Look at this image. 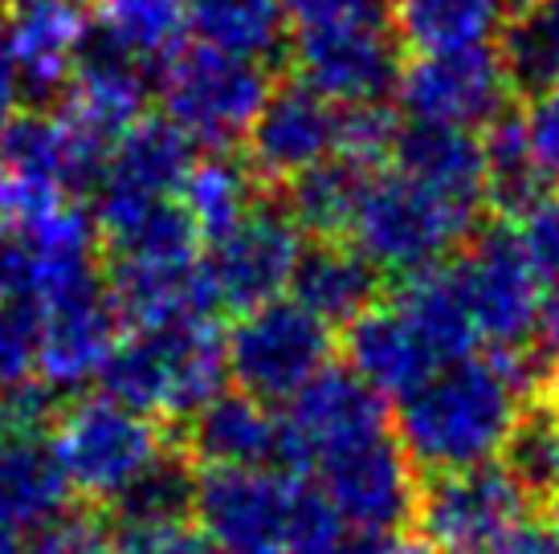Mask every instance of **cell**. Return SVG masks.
Wrapping results in <instances>:
<instances>
[{"mask_svg":"<svg viewBox=\"0 0 559 554\" xmlns=\"http://www.w3.org/2000/svg\"><path fill=\"white\" fill-rule=\"evenodd\" d=\"M298 485L282 469H201L192 518L221 554H290Z\"/></svg>","mask_w":559,"mask_h":554,"instance_id":"obj_7","label":"cell"},{"mask_svg":"<svg viewBox=\"0 0 559 554\" xmlns=\"http://www.w3.org/2000/svg\"><path fill=\"white\" fill-rule=\"evenodd\" d=\"M392 29L413 53L486 46L507 25V0H392Z\"/></svg>","mask_w":559,"mask_h":554,"instance_id":"obj_25","label":"cell"},{"mask_svg":"<svg viewBox=\"0 0 559 554\" xmlns=\"http://www.w3.org/2000/svg\"><path fill=\"white\" fill-rule=\"evenodd\" d=\"M498 58L514 94L535 98L559 86V0H531L527 9L507 16Z\"/></svg>","mask_w":559,"mask_h":554,"instance_id":"obj_31","label":"cell"},{"mask_svg":"<svg viewBox=\"0 0 559 554\" xmlns=\"http://www.w3.org/2000/svg\"><path fill=\"white\" fill-rule=\"evenodd\" d=\"M343 354L347 368L356 371L368 387H376L384 400L408 396L425 384L437 368H445L441 351L433 347L420 318L404 306L401 298H380L372 310H364L356 323L343 330Z\"/></svg>","mask_w":559,"mask_h":554,"instance_id":"obj_18","label":"cell"},{"mask_svg":"<svg viewBox=\"0 0 559 554\" xmlns=\"http://www.w3.org/2000/svg\"><path fill=\"white\" fill-rule=\"evenodd\" d=\"M225 354L237 392L262 404H290L331 368L335 335L302 302L274 298L237 314V323L225 330Z\"/></svg>","mask_w":559,"mask_h":554,"instance_id":"obj_5","label":"cell"},{"mask_svg":"<svg viewBox=\"0 0 559 554\" xmlns=\"http://www.w3.org/2000/svg\"><path fill=\"white\" fill-rule=\"evenodd\" d=\"M21 77H16V65L13 58H9V49H4V41H0V138H4V131L16 123V115H21Z\"/></svg>","mask_w":559,"mask_h":554,"instance_id":"obj_43","label":"cell"},{"mask_svg":"<svg viewBox=\"0 0 559 554\" xmlns=\"http://www.w3.org/2000/svg\"><path fill=\"white\" fill-rule=\"evenodd\" d=\"M481 159H486V201L502 216L527 213L531 204L547 192V180L535 152H531L527 123L519 110H502L481 135Z\"/></svg>","mask_w":559,"mask_h":554,"instance_id":"obj_29","label":"cell"},{"mask_svg":"<svg viewBox=\"0 0 559 554\" xmlns=\"http://www.w3.org/2000/svg\"><path fill=\"white\" fill-rule=\"evenodd\" d=\"M41 347V314L33 302L0 298V396L29 384Z\"/></svg>","mask_w":559,"mask_h":554,"instance_id":"obj_35","label":"cell"},{"mask_svg":"<svg viewBox=\"0 0 559 554\" xmlns=\"http://www.w3.org/2000/svg\"><path fill=\"white\" fill-rule=\"evenodd\" d=\"M290 62L298 82H307L335 107L384 103L401 77L396 41L384 33V25L298 33L290 46Z\"/></svg>","mask_w":559,"mask_h":554,"instance_id":"obj_15","label":"cell"},{"mask_svg":"<svg viewBox=\"0 0 559 554\" xmlns=\"http://www.w3.org/2000/svg\"><path fill=\"white\" fill-rule=\"evenodd\" d=\"M311 473L319 478L314 490L356 534L389 539L417 509V469L404 457L392 429L326 453Z\"/></svg>","mask_w":559,"mask_h":554,"instance_id":"obj_11","label":"cell"},{"mask_svg":"<svg viewBox=\"0 0 559 554\" xmlns=\"http://www.w3.org/2000/svg\"><path fill=\"white\" fill-rule=\"evenodd\" d=\"M401 115L389 103H364V107L340 110V143L335 159L352 164L359 171H384L392 168V152L401 138Z\"/></svg>","mask_w":559,"mask_h":554,"instance_id":"obj_34","label":"cell"},{"mask_svg":"<svg viewBox=\"0 0 559 554\" xmlns=\"http://www.w3.org/2000/svg\"><path fill=\"white\" fill-rule=\"evenodd\" d=\"M502 469L527 493V502L547 506L559 493V404L551 400V392L523 404L502 445Z\"/></svg>","mask_w":559,"mask_h":554,"instance_id":"obj_32","label":"cell"},{"mask_svg":"<svg viewBox=\"0 0 559 554\" xmlns=\"http://www.w3.org/2000/svg\"><path fill=\"white\" fill-rule=\"evenodd\" d=\"M523 387L490 359H457L396 400L392 432L420 473H462L502 453L523 412Z\"/></svg>","mask_w":559,"mask_h":554,"instance_id":"obj_1","label":"cell"},{"mask_svg":"<svg viewBox=\"0 0 559 554\" xmlns=\"http://www.w3.org/2000/svg\"><path fill=\"white\" fill-rule=\"evenodd\" d=\"M58 420V392L46 384H21L0 396V441L41 436Z\"/></svg>","mask_w":559,"mask_h":554,"instance_id":"obj_40","label":"cell"},{"mask_svg":"<svg viewBox=\"0 0 559 554\" xmlns=\"http://www.w3.org/2000/svg\"><path fill=\"white\" fill-rule=\"evenodd\" d=\"M413 518L437 554H495V546L527 518V493L502 465L433 473L417 490Z\"/></svg>","mask_w":559,"mask_h":554,"instance_id":"obj_10","label":"cell"},{"mask_svg":"<svg viewBox=\"0 0 559 554\" xmlns=\"http://www.w3.org/2000/svg\"><path fill=\"white\" fill-rule=\"evenodd\" d=\"M469 323L478 342L498 351L531 347L535 335V310H539V277L519 249L511 225H490L469 237L466 253L450 257Z\"/></svg>","mask_w":559,"mask_h":554,"instance_id":"obj_8","label":"cell"},{"mask_svg":"<svg viewBox=\"0 0 559 554\" xmlns=\"http://www.w3.org/2000/svg\"><path fill=\"white\" fill-rule=\"evenodd\" d=\"M514 237L539 281H559V188L544 192L527 213L514 216Z\"/></svg>","mask_w":559,"mask_h":554,"instance_id":"obj_37","label":"cell"},{"mask_svg":"<svg viewBox=\"0 0 559 554\" xmlns=\"http://www.w3.org/2000/svg\"><path fill=\"white\" fill-rule=\"evenodd\" d=\"M270 91L274 86L262 62L234 58L213 46L176 49L159 74V98L168 119L192 143H209L217 152L246 143Z\"/></svg>","mask_w":559,"mask_h":554,"instance_id":"obj_6","label":"cell"},{"mask_svg":"<svg viewBox=\"0 0 559 554\" xmlns=\"http://www.w3.org/2000/svg\"><path fill=\"white\" fill-rule=\"evenodd\" d=\"M62 123L70 135L107 168L110 152L119 147V138L147 115V74L140 62H131L123 53H115L98 41V49L82 53L79 70L66 86L62 103H58Z\"/></svg>","mask_w":559,"mask_h":554,"instance_id":"obj_16","label":"cell"},{"mask_svg":"<svg viewBox=\"0 0 559 554\" xmlns=\"http://www.w3.org/2000/svg\"><path fill=\"white\" fill-rule=\"evenodd\" d=\"M551 400L559 404V371H556V380H551Z\"/></svg>","mask_w":559,"mask_h":554,"instance_id":"obj_49","label":"cell"},{"mask_svg":"<svg viewBox=\"0 0 559 554\" xmlns=\"http://www.w3.org/2000/svg\"><path fill=\"white\" fill-rule=\"evenodd\" d=\"M33 4H46V0H0V9H9V13H21V9H33Z\"/></svg>","mask_w":559,"mask_h":554,"instance_id":"obj_47","label":"cell"},{"mask_svg":"<svg viewBox=\"0 0 559 554\" xmlns=\"http://www.w3.org/2000/svg\"><path fill=\"white\" fill-rule=\"evenodd\" d=\"M91 16L79 0H46L13 13L4 49L13 58L21 86L37 98L66 94L82 53L91 49Z\"/></svg>","mask_w":559,"mask_h":554,"instance_id":"obj_19","label":"cell"},{"mask_svg":"<svg viewBox=\"0 0 559 554\" xmlns=\"http://www.w3.org/2000/svg\"><path fill=\"white\" fill-rule=\"evenodd\" d=\"M511 77L498 49H450V53H413L396 77V103L408 123L429 127H490L507 110Z\"/></svg>","mask_w":559,"mask_h":554,"instance_id":"obj_12","label":"cell"},{"mask_svg":"<svg viewBox=\"0 0 559 554\" xmlns=\"http://www.w3.org/2000/svg\"><path fill=\"white\" fill-rule=\"evenodd\" d=\"M547 526H551V530L559 534V493L551 497V502H547Z\"/></svg>","mask_w":559,"mask_h":554,"instance_id":"obj_48","label":"cell"},{"mask_svg":"<svg viewBox=\"0 0 559 554\" xmlns=\"http://www.w3.org/2000/svg\"><path fill=\"white\" fill-rule=\"evenodd\" d=\"M523 123H527L531 152H535V164L544 171V180L559 188V86L531 98Z\"/></svg>","mask_w":559,"mask_h":554,"instance_id":"obj_41","label":"cell"},{"mask_svg":"<svg viewBox=\"0 0 559 554\" xmlns=\"http://www.w3.org/2000/svg\"><path fill=\"white\" fill-rule=\"evenodd\" d=\"M302 237L286 204L258 201L229 232L209 241L204 257V281L213 293V306L246 314L253 306H265L290 290L295 269L302 262Z\"/></svg>","mask_w":559,"mask_h":554,"instance_id":"obj_9","label":"cell"},{"mask_svg":"<svg viewBox=\"0 0 559 554\" xmlns=\"http://www.w3.org/2000/svg\"><path fill=\"white\" fill-rule=\"evenodd\" d=\"M115 554H221L201 534V526L185 522H152L123 526L115 534Z\"/></svg>","mask_w":559,"mask_h":554,"instance_id":"obj_39","label":"cell"},{"mask_svg":"<svg viewBox=\"0 0 559 554\" xmlns=\"http://www.w3.org/2000/svg\"><path fill=\"white\" fill-rule=\"evenodd\" d=\"M25 554H115V530L98 509H62L33 530Z\"/></svg>","mask_w":559,"mask_h":554,"instance_id":"obj_36","label":"cell"},{"mask_svg":"<svg viewBox=\"0 0 559 554\" xmlns=\"http://www.w3.org/2000/svg\"><path fill=\"white\" fill-rule=\"evenodd\" d=\"M58 453L46 436H13L0 441V526L4 530H37L58 518L70 502Z\"/></svg>","mask_w":559,"mask_h":554,"instance_id":"obj_24","label":"cell"},{"mask_svg":"<svg viewBox=\"0 0 559 554\" xmlns=\"http://www.w3.org/2000/svg\"><path fill=\"white\" fill-rule=\"evenodd\" d=\"M37 314H41V347H37L41 384L53 392H79L94 384L123 339V318L110 302L107 286L98 281L79 293H66Z\"/></svg>","mask_w":559,"mask_h":554,"instance_id":"obj_17","label":"cell"},{"mask_svg":"<svg viewBox=\"0 0 559 554\" xmlns=\"http://www.w3.org/2000/svg\"><path fill=\"white\" fill-rule=\"evenodd\" d=\"M384 274L352 241H314L290 281V298L319 314L326 326L356 323L384 298Z\"/></svg>","mask_w":559,"mask_h":554,"instance_id":"obj_22","label":"cell"},{"mask_svg":"<svg viewBox=\"0 0 559 554\" xmlns=\"http://www.w3.org/2000/svg\"><path fill=\"white\" fill-rule=\"evenodd\" d=\"M474 232H478L474 204L450 201L401 176L396 168H384L368 176L347 241L380 274L417 277L450 262L453 249L466 245Z\"/></svg>","mask_w":559,"mask_h":554,"instance_id":"obj_3","label":"cell"},{"mask_svg":"<svg viewBox=\"0 0 559 554\" xmlns=\"http://www.w3.org/2000/svg\"><path fill=\"white\" fill-rule=\"evenodd\" d=\"M392 416L384 396L368 387L352 368H326L278 416V465L282 473H307L326 453L389 432Z\"/></svg>","mask_w":559,"mask_h":554,"instance_id":"obj_13","label":"cell"},{"mask_svg":"<svg viewBox=\"0 0 559 554\" xmlns=\"http://www.w3.org/2000/svg\"><path fill=\"white\" fill-rule=\"evenodd\" d=\"M0 534H13V530H4V526H0Z\"/></svg>","mask_w":559,"mask_h":554,"instance_id":"obj_50","label":"cell"},{"mask_svg":"<svg viewBox=\"0 0 559 554\" xmlns=\"http://www.w3.org/2000/svg\"><path fill=\"white\" fill-rule=\"evenodd\" d=\"M389 554H437L425 539H396L389 542Z\"/></svg>","mask_w":559,"mask_h":554,"instance_id":"obj_45","label":"cell"},{"mask_svg":"<svg viewBox=\"0 0 559 554\" xmlns=\"http://www.w3.org/2000/svg\"><path fill=\"white\" fill-rule=\"evenodd\" d=\"M225 380H229L225 330L213 323V314L127 326L98 375L110 400L176 424L192 420L204 404L217 400Z\"/></svg>","mask_w":559,"mask_h":554,"instance_id":"obj_2","label":"cell"},{"mask_svg":"<svg viewBox=\"0 0 559 554\" xmlns=\"http://www.w3.org/2000/svg\"><path fill=\"white\" fill-rule=\"evenodd\" d=\"M4 253H9V225L0 216V298H9V286H4Z\"/></svg>","mask_w":559,"mask_h":554,"instance_id":"obj_46","label":"cell"},{"mask_svg":"<svg viewBox=\"0 0 559 554\" xmlns=\"http://www.w3.org/2000/svg\"><path fill=\"white\" fill-rule=\"evenodd\" d=\"M98 41L131 62H168L192 29V0H94Z\"/></svg>","mask_w":559,"mask_h":554,"instance_id":"obj_26","label":"cell"},{"mask_svg":"<svg viewBox=\"0 0 559 554\" xmlns=\"http://www.w3.org/2000/svg\"><path fill=\"white\" fill-rule=\"evenodd\" d=\"M368 176L376 171H359L343 159H326L314 171L298 176L295 184H286V213L295 216L298 229L314 241H347Z\"/></svg>","mask_w":559,"mask_h":554,"instance_id":"obj_28","label":"cell"},{"mask_svg":"<svg viewBox=\"0 0 559 554\" xmlns=\"http://www.w3.org/2000/svg\"><path fill=\"white\" fill-rule=\"evenodd\" d=\"M258 176L249 171L246 159L225 152H213L197 159L188 171L185 188H180V208L188 213V220L197 225L201 237L217 241L221 232H229L241 216L258 204Z\"/></svg>","mask_w":559,"mask_h":554,"instance_id":"obj_27","label":"cell"},{"mask_svg":"<svg viewBox=\"0 0 559 554\" xmlns=\"http://www.w3.org/2000/svg\"><path fill=\"white\" fill-rule=\"evenodd\" d=\"M323 554H389V539H376V534H356L347 530L340 542H331Z\"/></svg>","mask_w":559,"mask_h":554,"instance_id":"obj_44","label":"cell"},{"mask_svg":"<svg viewBox=\"0 0 559 554\" xmlns=\"http://www.w3.org/2000/svg\"><path fill=\"white\" fill-rule=\"evenodd\" d=\"M197 164V143L164 119H143L119 138L107 168L98 176L94 196L110 201H176L188 171Z\"/></svg>","mask_w":559,"mask_h":554,"instance_id":"obj_20","label":"cell"},{"mask_svg":"<svg viewBox=\"0 0 559 554\" xmlns=\"http://www.w3.org/2000/svg\"><path fill=\"white\" fill-rule=\"evenodd\" d=\"M286 25L298 33L352 29V25H384L392 0H282Z\"/></svg>","mask_w":559,"mask_h":554,"instance_id":"obj_38","label":"cell"},{"mask_svg":"<svg viewBox=\"0 0 559 554\" xmlns=\"http://www.w3.org/2000/svg\"><path fill=\"white\" fill-rule=\"evenodd\" d=\"M340 143V107L307 82H278L246 135V164L258 184L286 188L319 164L335 159Z\"/></svg>","mask_w":559,"mask_h":554,"instance_id":"obj_14","label":"cell"},{"mask_svg":"<svg viewBox=\"0 0 559 554\" xmlns=\"http://www.w3.org/2000/svg\"><path fill=\"white\" fill-rule=\"evenodd\" d=\"M180 453L197 469H265L278 461V420L246 392H221L185 420Z\"/></svg>","mask_w":559,"mask_h":554,"instance_id":"obj_21","label":"cell"},{"mask_svg":"<svg viewBox=\"0 0 559 554\" xmlns=\"http://www.w3.org/2000/svg\"><path fill=\"white\" fill-rule=\"evenodd\" d=\"M192 29L201 46L262 62L282 49L286 13L282 0H192Z\"/></svg>","mask_w":559,"mask_h":554,"instance_id":"obj_30","label":"cell"},{"mask_svg":"<svg viewBox=\"0 0 559 554\" xmlns=\"http://www.w3.org/2000/svg\"><path fill=\"white\" fill-rule=\"evenodd\" d=\"M531 347L539 351V359H547L559 371V281H551L539 293V310H535V335Z\"/></svg>","mask_w":559,"mask_h":554,"instance_id":"obj_42","label":"cell"},{"mask_svg":"<svg viewBox=\"0 0 559 554\" xmlns=\"http://www.w3.org/2000/svg\"><path fill=\"white\" fill-rule=\"evenodd\" d=\"M197 465L188 461L180 445H171L131 490L115 502V514L123 526H152V522H185L197 497Z\"/></svg>","mask_w":559,"mask_h":554,"instance_id":"obj_33","label":"cell"},{"mask_svg":"<svg viewBox=\"0 0 559 554\" xmlns=\"http://www.w3.org/2000/svg\"><path fill=\"white\" fill-rule=\"evenodd\" d=\"M49 445L58 453L70 490L91 506H115L171 448L159 420L110 400L107 392L62 408L49 429Z\"/></svg>","mask_w":559,"mask_h":554,"instance_id":"obj_4","label":"cell"},{"mask_svg":"<svg viewBox=\"0 0 559 554\" xmlns=\"http://www.w3.org/2000/svg\"><path fill=\"white\" fill-rule=\"evenodd\" d=\"M392 168L450 201L474 204V208H481L486 201V159L474 131L404 123L392 152Z\"/></svg>","mask_w":559,"mask_h":554,"instance_id":"obj_23","label":"cell"}]
</instances>
